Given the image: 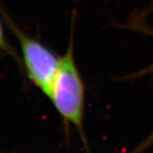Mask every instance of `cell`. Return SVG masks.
<instances>
[{
	"instance_id": "obj_1",
	"label": "cell",
	"mask_w": 153,
	"mask_h": 153,
	"mask_svg": "<svg viewBox=\"0 0 153 153\" xmlns=\"http://www.w3.org/2000/svg\"><path fill=\"white\" fill-rule=\"evenodd\" d=\"M70 40L66 54L60 58L50 100L60 114L82 129L84 111V87L73 55Z\"/></svg>"
},
{
	"instance_id": "obj_2",
	"label": "cell",
	"mask_w": 153,
	"mask_h": 153,
	"mask_svg": "<svg viewBox=\"0 0 153 153\" xmlns=\"http://www.w3.org/2000/svg\"><path fill=\"white\" fill-rule=\"evenodd\" d=\"M7 22L19 40L29 78L49 98L59 70L60 58L39 41L22 33L10 21Z\"/></svg>"
},
{
	"instance_id": "obj_4",
	"label": "cell",
	"mask_w": 153,
	"mask_h": 153,
	"mask_svg": "<svg viewBox=\"0 0 153 153\" xmlns=\"http://www.w3.org/2000/svg\"><path fill=\"white\" fill-rule=\"evenodd\" d=\"M149 74H153V64H152L150 66H148L147 68L140 71L137 74V76H143V75H149Z\"/></svg>"
},
{
	"instance_id": "obj_3",
	"label": "cell",
	"mask_w": 153,
	"mask_h": 153,
	"mask_svg": "<svg viewBox=\"0 0 153 153\" xmlns=\"http://www.w3.org/2000/svg\"><path fill=\"white\" fill-rule=\"evenodd\" d=\"M0 49L4 50V51H7V52H9V53L11 54V49L10 48L9 44L7 43V41H6L5 38H4L1 23H0Z\"/></svg>"
},
{
	"instance_id": "obj_5",
	"label": "cell",
	"mask_w": 153,
	"mask_h": 153,
	"mask_svg": "<svg viewBox=\"0 0 153 153\" xmlns=\"http://www.w3.org/2000/svg\"><path fill=\"white\" fill-rule=\"evenodd\" d=\"M150 140H151V141H153V134L151 135V137H150Z\"/></svg>"
}]
</instances>
